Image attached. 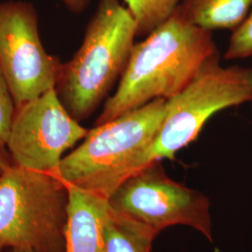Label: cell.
<instances>
[{
    "label": "cell",
    "mask_w": 252,
    "mask_h": 252,
    "mask_svg": "<svg viewBox=\"0 0 252 252\" xmlns=\"http://www.w3.org/2000/svg\"><path fill=\"white\" fill-rule=\"evenodd\" d=\"M68 189L54 174L12 163L0 174V246L63 252Z\"/></svg>",
    "instance_id": "obj_4"
},
{
    "label": "cell",
    "mask_w": 252,
    "mask_h": 252,
    "mask_svg": "<svg viewBox=\"0 0 252 252\" xmlns=\"http://www.w3.org/2000/svg\"><path fill=\"white\" fill-rule=\"evenodd\" d=\"M13 162L11 161L9 155L0 153V174L5 171Z\"/></svg>",
    "instance_id": "obj_16"
},
{
    "label": "cell",
    "mask_w": 252,
    "mask_h": 252,
    "mask_svg": "<svg viewBox=\"0 0 252 252\" xmlns=\"http://www.w3.org/2000/svg\"><path fill=\"white\" fill-rule=\"evenodd\" d=\"M252 98V68L224 67L220 54L211 56L178 94L166 99L162 125L142 154L139 169L162 159L173 160L197 138L215 113Z\"/></svg>",
    "instance_id": "obj_5"
},
{
    "label": "cell",
    "mask_w": 252,
    "mask_h": 252,
    "mask_svg": "<svg viewBox=\"0 0 252 252\" xmlns=\"http://www.w3.org/2000/svg\"><path fill=\"white\" fill-rule=\"evenodd\" d=\"M217 54L211 31L190 24L175 10L166 22L134 45L117 90L106 100L94 126L153 100L175 96Z\"/></svg>",
    "instance_id": "obj_1"
},
{
    "label": "cell",
    "mask_w": 252,
    "mask_h": 252,
    "mask_svg": "<svg viewBox=\"0 0 252 252\" xmlns=\"http://www.w3.org/2000/svg\"><path fill=\"white\" fill-rule=\"evenodd\" d=\"M252 9V0H180L177 11L190 24L208 31H234Z\"/></svg>",
    "instance_id": "obj_10"
},
{
    "label": "cell",
    "mask_w": 252,
    "mask_h": 252,
    "mask_svg": "<svg viewBox=\"0 0 252 252\" xmlns=\"http://www.w3.org/2000/svg\"><path fill=\"white\" fill-rule=\"evenodd\" d=\"M133 16L137 36H148L171 17L180 0H125Z\"/></svg>",
    "instance_id": "obj_12"
},
{
    "label": "cell",
    "mask_w": 252,
    "mask_h": 252,
    "mask_svg": "<svg viewBox=\"0 0 252 252\" xmlns=\"http://www.w3.org/2000/svg\"><path fill=\"white\" fill-rule=\"evenodd\" d=\"M251 103H252V100H251Z\"/></svg>",
    "instance_id": "obj_19"
},
{
    "label": "cell",
    "mask_w": 252,
    "mask_h": 252,
    "mask_svg": "<svg viewBox=\"0 0 252 252\" xmlns=\"http://www.w3.org/2000/svg\"><path fill=\"white\" fill-rule=\"evenodd\" d=\"M137 36L135 21L119 0H99L79 50L62 63L55 91L79 123L97 109L126 70Z\"/></svg>",
    "instance_id": "obj_2"
},
{
    "label": "cell",
    "mask_w": 252,
    "mask_h": 252,
    "mask_svg": "<svg viewBox=\"0 0 252 252\" xmlns=\"http://www.w3.org/2000/svg\"><path fill=\"white\" fill-rule=\"evenodd\" d=\"M108 201L111 213L146 226L157 234L169 226L186 225L212 241L209 199L170 179L160 161L135 171Z\"/></svg>",
    "instance_id": "obj_6"
},
{
    "label": "cell",
    "mask_w": 252,
    "mask_h": 252,
    "mask_svg": "<svg viewBox=\"0 0 252 252\" xmlns=\"http://www.w3.org/2000/svg\"><path fill=\"white\" fill-rule=\"evenodd\" d=\"M252 56V9L243 23L233 31L224 57L227 60Z\"/></svg>",
    "instance_id": "obj_14"
},
{
    "label": "cell",
    "mask_w": 252,
    "mask_h": 252,
    "mask_svg": "<svg viewBox=\"0 0 252 252\" xmlns=\"http://www.w3.org/2000/svg\"><path fill=\"white\" fill-rule=\"evenodd\" d=\"M65 185L69 202L63 252H105L104 225L109 213L108 199Z\"/></svg>",
    "instance_id": "obj_9"
},
{
    "label": "cell",
    "mask_w": 252,
    "mask_h": 252,
    "mask_svg": "<svg viewBox=\"0 0 252 252\" xmlns=\"http://www.w3.org/2000/svg\"><path fill=\"white\" fill-rule=\"evenodd\" d=\"M5 249L2 247V246H0V252H3V251H4Z\"/></svg>",
    "instance_id": "obj_18"
},
{
    "label": "cell",
    "mask_w": 252,
    "mask_h": 252,
    "mask_svg": "<svg viewBox=\"0 0 252 252\" xmlns=\"http://www.w3.org/2000/svg\"><path fill=\"white\" fill-rule=\"evenodd\" d=\"M89 132L66 111L55 88L15 109L7 151L18 166L53 174Z\"/></svg>",
    "instance_id": "obj_8"
},
{
    "label": "cell",
    "mask_w": 252,
    "mask_h": 252,
    "mask_svg": "<svg viewBox=\"0 0 252 252\" xmlns=\"http://www.w3.org/2000/svg\"><path fill=\"white\" fill-rule=\"evenodd\" d=\"M15 109L16 107L9 83L0 66V153L6 155H9L7 143Z\"/></svg>",
    "instance_id": "obj_13"
},
{
    "label": "cell",
    "mask_w": 252,
    "mask_h": 252,
    "mask_svg": "<svg viewBox=\"0 0 252 252\" xmlns=\"http://www.w3.org/2000/svg\"><path fill=\"white\" fill-rule=\"evenodd\" d=\"M65 8L75 14H80L85 11L90 5L91 0H60Z\"/></svg>",
    "instance_id": "obj_15"
},
{
    "label": "cell",
    "mask_w": 252,
    "mask_h": 252,
    "mask_svg": "<svg viewBox=\"0 0 252 252\" xmlns=\"http://www.w3.org/2000/svg\"><path fill=\"white\" fill-rule=\"evenodd\" d=\"M9 252H33L29 251H23V250H9Z\"/></svg>",
    "instance_id": "obj_17"
},
{
    "label": "cell",
    "mask_w": 252,
    "mask_h": 252,
    "mask_svg": "<svg viewBox=\"0 0 252 252\" xmlns=\"http://www.w3.org/2000/svg\"><path fill=\"white\" fill-rule=\"evenodd\" d=\"M166 99L153 100L94 126L53 173L63 183L108 199L139 170V160L162 125Z\"/></svg>",
    "instance_id": "obj_3"
},
{
    "label": "cell",
    "mask_w": 252,
    "mask_h": 252,
    "mask_svg": "<svg viewBox=\"0 0 252 252\" xmlns=\"http://www.w3.org/2000/svg\"><path fill=\"white\" fill-rule=\"evenodd\" d=\"M156 235L150 228L109 210L104 225L105 252H151Z\"/></svg>",
    "instance_id": "obj_11"
},
{
    "label": "cell",
    "mask_w": 252,
    "mask_h": 252,
    "mask_svg": "<svg viewBox=\"0 0 252 252\" xmlns=\"http://www.w3.org/2000/svg\"><path fill=\"white\" fill-rule=\"evenodd\" d=\"M62 63L42 45L31 3H0V66L16 108L55 88Z\"/></svg>",
    "instance_id": "obj_7"
}]
</instances>
